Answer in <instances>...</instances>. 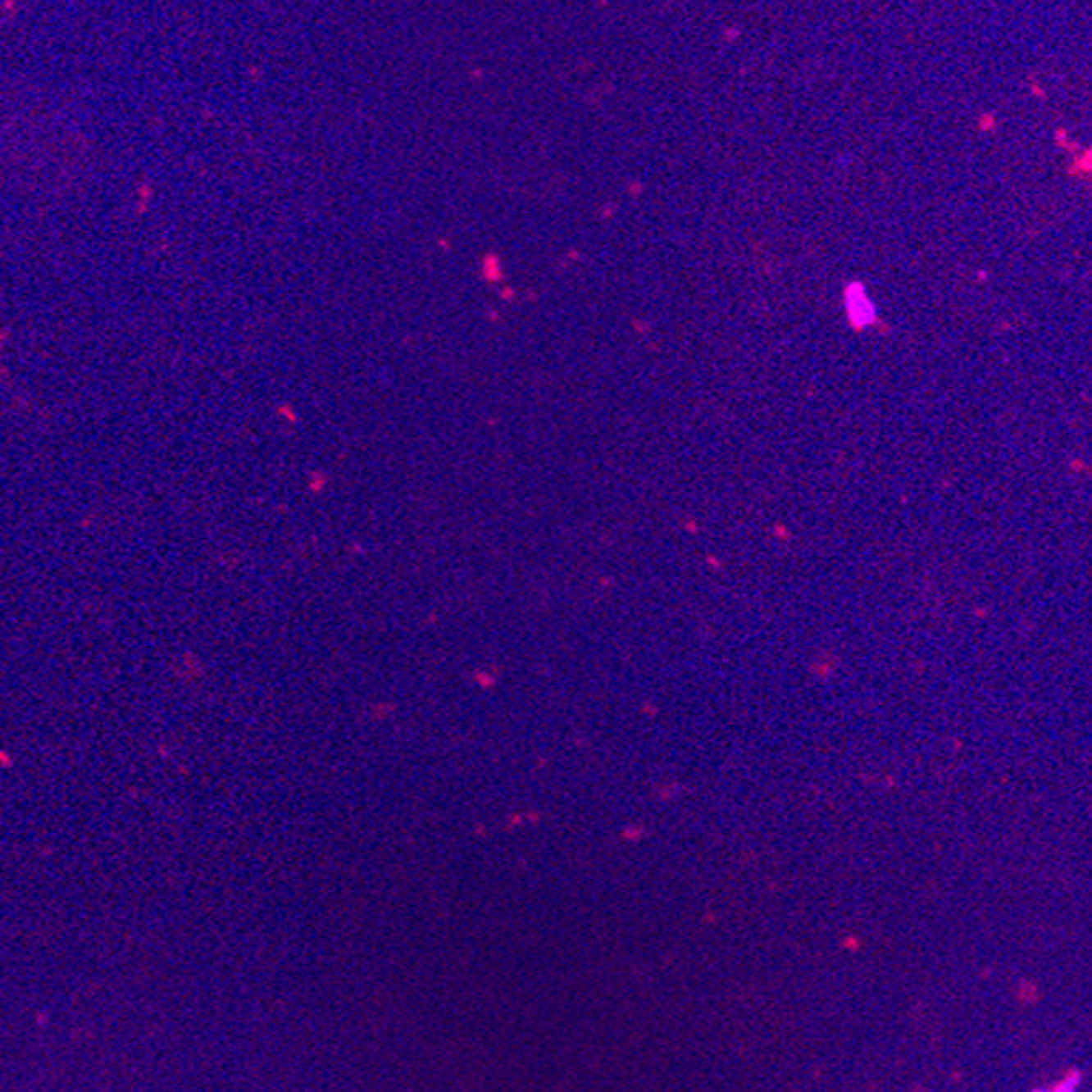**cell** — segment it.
Instances as JSON below:
<instances>
[{
    "instance_id": "6da1fadb",
    "label": "cell",
    "mask_w": 1092,
    "mask_h": 1092,
    "mask_svg": "<svg viewBox=\"0 0 1092 1092\" xmlns=\"http://www.w3.org/2000/svg\"><path fill=\"white\" fill-rule=\"evenodd\" d=\"M1080 1084H1081V1073L1075 1071V1073L1067 1075V1077H1062V1080L1053 1081V1084H1049V1086L1036 1088V1090L1031 1092H1077Z\"/></svg>"
}]
</instances>
